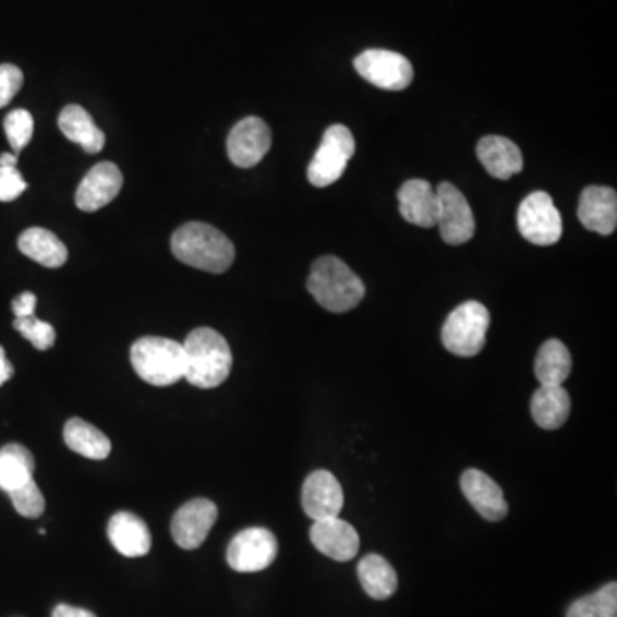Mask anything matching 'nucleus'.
I'll use <instances>...</instances> for the list:
<instances>
[{"instance_id": "obj_26", "label": "nucleus", "mask_w": 617, "mask_h": 617, "mask_svg": "<svg viewBox=\"0 0 617 617\" xmlns=\"http://www.w3.org/2000/svg\"><path fill=\"white\" fill-rule=\"evenodd\" d=\"M35 458L23 445L4 446L0 449V491L9 494L26 482L33 481Z\"/></svg>"}, {"instance_id": "obj_18", "label": "nucleus", "mask_w": 617, "mask_h": 617, "mask_svg": "<svg viewBox=\"0 0 617 617\" xmlns=\"http://www.w3.org/2000/svg\"><path fill=\"white\" fill-rule=\"evenodd\" d=\"M401 217L422 229L436 227L439 218V196L427 181L412 179L398 191Z\"/></svg>"}, {"instance_id": "obj_9", "label": "nucleus", "mask_w": 617, "mask_h": 617, "mask_svg": "<svg viewBox=\"0 0 617 617\" xmlns=\"http://www.w3.org/2000/svg\"><path fill=\"white\" fill-rule=\"evenodd\" d=\"M278 556V541L261 527L242 530L229 544L227 562L239 573H257L273 565Z\"/></svg>"}, {"instance_id": "obj_19", "label": "nucleus", "mask_w": 617, "mask_h": 617, "mask_svg": "<svg viewBox=\"0 0 617 617\" xmlns=\"http://www.w3.org/2000/svg\"><path fill=\"white\" fill-rule=\"evenodd\" d=\"M477 158L487 173L499 181H508L523 170V155L508 137H482L477 145Z\"/></svg>"}, {"instance_id": "obj_10", "label": "nucleus", "mask_w": 617, "mask_h": 617, "mask_svg": "<svg viewBox=\"0 0 617 617\" xmlns=\"http://www.w3.org/2000/svg\"><path fill=\"white\" fill-rule=\"evenodd\" d=\"M436 191L439 196L437 227L441 230L443 241L449 245L465 244L475 235V218L469 201L449 182H441Z\"/></svg>"}, {"instance_id": "obj_3", "label": "nucleus", "mask_w": 617, "mask_h": 617, "mask_svg": "<svg viewBox=\"0 0 617 617\" xmlns=\"http://www.w3.org/2000/svg\"><path fill=\"white\" fill-rule=\"evenodd\" d=\"M185 377L187 383L201 389L217 388L227 382L232 371V350L218 331L197 328L189 334L184 343Z\"/></svg>"}, {"instance_id": "obj_4", "label": "nucleus", "mask_w": 617, "mask_h": 617, "mask_svg": "<svg viewBox=\"0 0 617 617\" xmlns=\"http://www.w3.org/2000/svg\"><path fill=\"white\" fill-rule=\"evenodd\" d=\"M131 364L143 382L153 386H172L185 377V350L169 338L145 337L131 349Z\"/></svg>"}, {"instance_id": "obj_13", "label": "nucleus", "mask_w": 617, "mask_h": 617, "mask_svg": "<svg viewBox=\"0 0 617 617\" xmlns=\"http://www.w3.org/2000/svg\"><path fill=\"white\" fill-rule=\"evenodd\" d=\"M343 489L334 473L316 470L305 479L302 487V508L314 521L337 518L343 508Z\"/></svg>"}, {"instance_id": "obj_33", "label": "nucleus", "mask_w": 617, "mask_h": 617, "mask_svg": "<svg viewBox=\"0 0 617 617\" xmlns=\"http://www.w3.org/2000/svg\"><path fill=\"white\" fill-rule=\"evenodd\" d=\"M593 604L597 607L598 617H617V583L610 581L597 592L592 593Z\"/></svg>"}, {"instance_id": "obj_38", "label": "nucleus", "mask_w": 617, "mask_h": 617, "mask_svg": "<svg viewBox=\"0 0 617 617\" xmlns=\"http://www.w3.org/2000/svg\"><path fill=\"white\" fill-rule=\"evenodd\" d=\"M16 153H4V155H0V167H16Z\"/></svg>"}, {"instance_id": "obj_37", "label": "nucleus", "mask_w": 617, "mask_h": 617, "mask_svg": "<svg viewBox=\"0 0 617 617\" xmlns=\"http://www.w3.org/2000/svg\"><path fill=\"white\" fill-rule=\"evenodd\" d=\"M14 376V367L5 358L4 347H0V386L8 383Z\"/></svg>"}, {"instance_id": "obj_36", "label": "nucleus", "mask_w": 617, "mask_h": 617, "mask_svg": "<svg viewBox=\"0 0 617 617\" xmlns=\"http://www.w3.org/2000/svg\"><path fill=\"white\" fill-rule=\"evenodd\" d=\"M52 617H97L92 610L73 607V605L59 604L53 609Z\"/></svg>"}, {"instance_id": "obj_5", "label": "nucleus", "mask_w": 617, "mask_h": 617, "mask_svg": "<svg viewBox=\"0 0 617 617\" xmlns=\"http://www.w3.org/2000/svg\"><path fill=\"white\" fill-rule=\"evenodd\" d=\"M489 325V311L481 302L458 305L443 326V346L458 358H475L484 349Z\"/></svg>"}, {"instance_id": "obj_22", "label": "nucleus", "mask_w": 617, "mask_h": 617, "mask_svg": "<svg viewBox=\"0 0 617 617\" xmlns=\"http://www.w3.org/2000/svg\"><path fill=\"white\" fill-rule=\"evenodd\" d=\"M530 410L539 427L545 431H556L568 421L571 400L562 386H541L533 394Z\"/></svg>"}, {"instance_id": "obj_34", "label": "nucleus", "mask_w": 617, "mask_h": 617, "mask_svg": "<svg viewBox=\"0 0 617 617\" xmlns=\"http://www.w3.org/2000/svg\"><path fill=\"white\" fill-rule=\"evenodd\" d=\"M37 308V295L32 292H23L13 301V313L16 319L35 316Z\"/></svg>"}, {"instance_id": "obj_7", "label": "nucleus", "mask_w": 617, "mask_h": 617, "mask_svg": "<svg viewBox=\"0 0 617 617\" xmlns=\"http://www.w3.org/2000/svg\"><path fill=\"white\" fill-rule=\"evenodd\" d=\"M518 230L527 241L535 245L556 244L562 235V218L553 197L537 191L521 201L518 208Z\"/></svg>"}, {"instance_id": "obj_16", "label": "nucleus", "mask_w": 617, "mask_h": 617, "mask_svg": "<svg viewBox=\"0 0 617 617\" xmlns=\"http://www.w3.org/2000/svg\"><path fill=\"white\" fill-rule=\"evenodd\" d=\"M460 485L470 505L484 520L501 521L508 515L505 493L487 473L477 469L467 470L461 475Z\"/></svg>"}, {"instance_id": "obj_23", "label": "nucleus", "mask_w": 617, "mask_h": 617, "mask_svg": "<svg viewBox=\"0 0 617 617\" xmlns=\"http://www.w3.org/2000/svg\"><path fill=\"white\" fill-rule=\"evenodd\" d=\"M59 128L69 141H73L86 153H100L105 146V134L97 128L93 117L80 105H68L59 116Z\"/></svg>"}, {"instance_id": "obj_15", "label": "nucleus", "mask_w": 617, "mask_h": 617, "mask_svg": "<svg viewBox=\"0 0 617 617\" xmlns=\"http://www.w3.org/2000/svg\"><path fill=\"white\" fill-rule=\"evenodd\" d=\"M311 542L319 553L338 562H347L358 556L361 547L358 530L340 518L314 521Z\"/></svg>"}, {"instance_id": "obj_29", "label": "nucleus", "mask_w": 617, "mask_h": 617, "mask_svg": "<svg viewBox=\"0 0 617 617\" xmlns=\"http://www.w3.org/2000/svg\"><path fill=\"white\" fill-rule=\"evenodd\" d=\"M8 496L21 517L40 518L44 515L45 497L37 482H26L25 485H21L13 493H9Z\"/></svg>"}, {"instance_id": "obj_20", "label": "nucleus", "mask_w": 617, "mask_h": 617, "mask_svg": "<svg viewBox=\"0 0 617 617\" xmlns=\"http://www.w3.org/2000/svg\"><path fill=\"white\" fill-rule=\"evenodd\" d=\"M109 539L117 553L125 557L146 556L152 549L148 525L134 513L119 511L109 523Z\"/></svg>"}, {"instance_id": "obj_11", "label": "nucleus", "mask_w": 617, "mask_h": 617, "mask_svg": "<svg viewBox=\"0 0 617 617\" xmlns=\"http://www.w3.org/2000/svg\"><path fill=\"white\" fill-rule=\"evenodd\" d=\"M271 148V131L259 117H245L237 122L227 140L230 161L239 169L256 167Z\"/></svg>"}, {"instance_id": "obj_17", "label": "nucleus", "mask_w": 617, "mask_h": 617, "mask_svg": "<svg viewBox=\"0 0 617 617\" xmlns=\"http://www.w3.org/2000/svg\"><path fill=\"white\" fill-rule=\"evenodd\" d=\"M578 218L590 232L610 235L617 227V194L604 185H590L580 196Z\"/></svg>"}, {"instance_id": "obj_1", "label": "nucleus", "mask_w": 617, "mask_h": 617, "mask_svg": "<svg viewBox=\"0 0 617 617\" xmlns=\"http://www.w3.org/2000/svg\"><path fill=\"white\" fill-rule=\"evenodd\" d=\"M172 253L184 265L215 275L227 271L235 259V247L229 237L201 221H191L176 230Z\"/></svg>"}, {"instance_id": "obj_32", "label": "nucleus", "mask_w": 617, "mask_h": 617, "mask_svg": "<svg viewBox=\"0 0 617 617\" xmlns=\"http://www.w3.org/2000/svg\"><path fill=\"white\" fill-rule=\"evenodd\" d=\"M28 189L16 167H0V203L17 199Z\"/></svg>"}, {"instance_id": "obj_14", "label": "nucleus", "mask_w": 617, "mask_h": 617, "mask_svg": "<svg viewBox=\"0 0 617 617\" xmlns=\"http://www.w3.org/2000/svg\"><path fill=\"white\" fill-rule=\"evenodd\" d=\"M124 177L116 164L101 161L95 165L76 191V205L81 211L93 213L112 203L121 193Z\"/></svg>"}, {"instance_id": "obj_21", "label": "nucleus", "mask_w": 617, "mask_h": 617, "mask_svg": "<svg viewBox=\"0 0 617 617\" xmlns=\"http://www.w3.org/2000/svg\"><path fill=\"white\" fill-rule=\"evenodd\" d=\"M17 247L29 259L37 261L45 268H61L68 261V247L64 242L47 229L33 227L25 230L17 239Z\"/></svg>"}, {"instance_id": "obj_28", "label": "nucleus", "mask_w": 617, "mask_h": 617, "mask_svg": "<svg viewBox=\"0 0 617 617\" xmlns=\"http://www.w3.org/2000/svg\"><path fill=\"white\" fill-rule=\"evenodd\" d=\"M4 129L5 134H8L9 145L17 155L32 141L35 121H33V116L28 110L17 109L5 117Z\"/></svg>"}, {"instance_id": "obj_27", "label": "nucleus", "mask_w": 617, "mask_h": 617, "mask_svg": "<svg viewBox=\"0 0 617 617\" xmlns=\"http://www.w3.org/2000/svg\"><path fill=\"white\" fill-rule=\"evenodd\" d=\"M571 353L561 340H547L535 358V376L541 386H562L571 374Z\"/></svg>"}, {"instance_id": "obj_24", "label": "nucleus", "mask_w": 617, "mask_h": 617, "mask_svg": "<svg viewBox=\"0 0 617 617\" xmlns=\"http://www.w3.org/2000/svg\"><path fill=\"white\" fill-rule=\"evenodd\" d=\"M358 574L364 592L376 601H386L397 592V571L379 554H367L359 562Z\"/></svg>"}, {"instance_id": "obj_35", "label": "nucleus", "mask_w": 617, "mask_h": 617, "mask_svg": "<svg viewBox=\"0 0 617 617\" xmlns=\"http://www.w3.org/2000/svg\"><path fill=\"white\" fill-rule=\"evenodd\" d=\"M566 617H598L597 607L593 604L592 593L569 605Z\"/></svg>"}, {"instance_id": "obj_30", "label": "nucleus", "mask_w": 617, "mask_h": 617, "mask_svg": "<svg viewBox=\"0 0 617 617\" xmlns=\"http://www.w3.org/2000/svg\"><path fill=\"white\" fill-rule=\"evenodd\" d=\"M14 328L37 350L52 349L56 343V329L50 323L40 322L37 316L16 319Z\"/></svg>"}, {"instance_id": "obj_31", "label": "nucleus", "mask_w": 617, "mask_h": 617, "mask_svg": "<svg viewBox=\"0 0 617 617\" xmlns=\"http://www.w3.org/2000/svg\"><path fill=\"white\" fill-rule=\"evenodd\" d=\"M23 71L13 64H0V109L11 104L23 86Z\"/></svg>"}, {"instance_id": "obj_25", "label": "nucleus", "mask_w": 617, "mask_h": 617, "mask_svg": "<svg viewBox=\"0 0 617 617\" xmlns=\"http://www.w3.org/2000/svg\"><path fill=\"white\" fill-rule=\"evenodd\" d=\"M64 441L69 449L89 460H105L112 451L109 437L83 419H71L64 427Z\"/></svg>"}, {"instance_id": "obj_8", "label": "nucleus", "mask_w": 617, "mask_h": 617, "mask_svg": "<svg viewBox=\"0 0 617 617\" xmlns=\"http://www.w3.org/2000/svg\"><path fill=\"white\" fill-rule=\"evenodd\" d=\"M353 65L367 83L377 88L401 92L412 85V64L401 53L383 49L365 50L355 59Z\"/></svg>"}, {"instance_id": "obj_6", "label": "nucleus", "mask_w": 617, "mask_h": 617, "mask_svg": "<svg viewBox=\"0 0 617 617\" xmlns=\"http://www.w3.org/2000/svg\"><path fill=\"white\" fill-rule=\"evenodd\" d=\"M355 153V140L346 125L335 124L326 129L322 145L308 164L307 179L316 187H328L340 181L347 165Z\"/></svg>"}, {"instance_id": "obj_12", "label": "nucleus", "mask_w": 617, "mask_h": 617, "mask_svg": "<svg viewBox=\"0 0 617 617\" xmlns=\"http://www.w3.org/2000/svg\"><path fill=\"white\" fill-rule=\"evenodd\" d=\"M218 508L215 503L197 497L185 503L172 518V537L182 549H197L208 537L209 530L217 521Z\"/></svg>"}, {"instance_id": "obj_2", "label": "nucleus", "mask_w": 617, "mask_h": 617, "mask_svg": "<svg viewBox=\"0 0 617 617\" xmlns=\"http://www.w3.org/2000/svg\"><path fill=\"white\" fill-rule=\"evenodd\" d=\"M307 290L329 313H349L365 295L364 281L337 256H323L308 275Z\"/></svg>"}]
</instances>
